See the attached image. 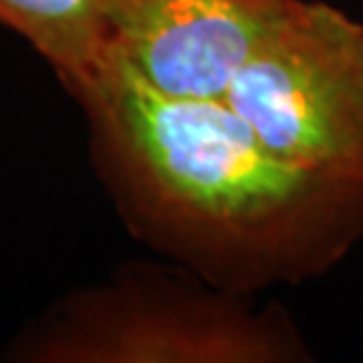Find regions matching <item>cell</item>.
<instances>
[{"label":"cell","instance_id":"obj_1","mask_svg":"<svg viewBox=\"0 0 363 363\" xmlns=\"http://www.w3.org/2000/svg\"><path fill=\"white\" fill-rule=\"evenodd\" d=\"M71 97L125 229L203 281L245 295L300 286L363 243V182L283 161L227 99L158 92L113 50Z\"/></svg>","mask_w":363,"mask_h":363},{"label":"cell","instance_id":"obj_2","mask_svg":"<svg viewBox=\"0 0 363 363\" xmlns=\"http://www.w3.org/2000/svg\"><path fill=\"white\" fill-rule=\"evenodd\" d=\"M12 363H309L276 302L213 286L172 262H125L62 295L0 354Z\"/></svg>","mask_w":363,"mask_h":363},{"label":"cell","instance_id":"obj_4","mask_svg":"<svg viewBox=\"0 0 363 363\" xmlns=\"http://www.w3.org/2000/svg\"><path fill=\"white\" fill-rule=\"evenodd\" d=\"M290 0H113L111 50L158 92L224 99Z\"/></svg>","mask_w":363,"mask_h":363},{"label":"cell","instance_id":"obj_5","mask_svg":"<svg viewBox=\"0 0 363 363\" xmlns=\"http://www.w3.org/2000/svg\"><path fill=\"white\" fill-rule=\"evenodd\" d=\"M113 0H0V24L21 35L69 92L111 52Z\"/></svg>","mask_w":363,"mask_h":363},{"label":"cell","instance_id":"obj_3","mask_svg":"<svg viewBox=\"0 0 363 363\" xmlns=\"http://www.w3.org/2000/svg\"><path fill=\"white\" fill-rule=\"evenodd\" d=\"M224 99L283 161L363 182V24L347 12L290 0Z\"/></svg>","mask_w":363,"mask_h":363}]
</instances>
